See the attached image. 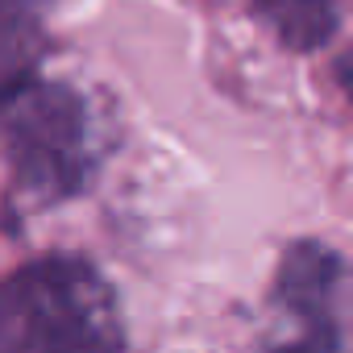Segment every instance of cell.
<instances>
[{
    "instance_id": "obj_4",
    "label": "cell",
    "mask_w": 353,
    "mask_h": 353,
    "mask_svg": "<svg viewBox=\"0 0 353 353\" xmlns=\"http://www.w3.org/2000/svg\"><path fill=\"white\" fill-rule=\"evenodd\" d=\"M50 0H0V100L34 79Z\"/></svg>"
},
{
    "instance_id": "obj_5",
    "label": "cell",
    "mask_w": 353,
    "mask_h": 353,
    "mask_svg": "<svg viewBox=\"0 0 353 353\" xmlns=\"http://www.w3.org/2000/svg\"><path fill=\"white\" fill-rule=\"evenodd\" d=\"M262 13L291 46H316L332 34L328 0H262Z\"/></svg>"
},
{
    "instance_id": "obj_3",
    "label": "cell",
    "mask_w": 353,
    "mask_h": 353,
    "mask_svg": "<svg viewBox=\"0 0 353 353\" xmlns=\"http://www.w3.org/2000/svg\"><path fill=\"white\" fill-rule=\"evenodd\" d=\"M341 291L345 262L328 245H291L279 266L274 332L262 353H341Z\"/></svg>"
},
{
    "instance_id": "obj_2",
    "label": "cell",
    "mask_w": 353,
    "mask_h": 353,
    "mask_svg": "<svg viewBox=\"0 0 353 353\" xmlns=\"http://www.w3.org/2000/svg\"><path fill=\"white\" fill-rule=\"evenodd\" d=\"M0 129L30 196L63 200L79 192L88 174V112L75 92L30 79L0 100Z\"/></svg>"
},
{
    "instance_id": "obj_1",
    "label": "cell",
    "mask_w": 353,
    "mask_h": 353,
    "mask_svg": "<svg viewBox=\"0 0 353 353\" xmlns=\"http://www.w3.org/2000/svg\"><path fill=\"white\" fill-rule=\"evenodd\" d=\"M112 287L79 258H42L0 283V353H121Z\"/></svg>"
}]
</instances>
